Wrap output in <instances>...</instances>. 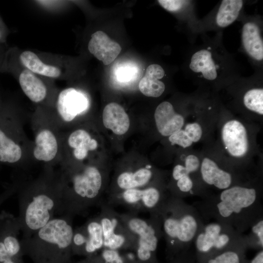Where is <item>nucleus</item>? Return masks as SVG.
Listing matches in <instances>:
<instances>
[{"instance_id":"393cba45","label":"nucleus","mask_w":263,"mask_h":263,"mask_svg":"<svg viewBox=\"0 0 263 263\" xmlns=\"http://www.w3.org/2000/svg\"><path fill=\"white\" fill-rule=\"evenodd\" d=\"M99 222L104 237L103 248L119 250L124 247L126 242L125 236L116 231L118 225L117 219L104 216L100 219Z\"/></svg>"},{"instance_id":"f3484780","label":"nucleus","mask_w":263,"mask_h":263,"mask_svg":"<svg viewBox=\"0 0 263 263\" xmlns=\"http://www.w3.org/2000/svg\"><path fill=\"white\" fill-rule=\"evenodd\" d=\"M188 115L176 112L170 102L164 101L157 106L154 112L156 129L160 135L169 137L183 127Z\"/></svg>"},{"instance_id":"ddd939ff","label":"nucleus","mask_w":263,"mask_h":263,"mask_svg":"<svg viewBox=\"0 0 263 263\" xmlns=\"http://www.w3.org/2000/svg\"><path fill=\"white\" fill-rule=\"evenodd\" d=\"M219 114L217 116L193 115L187 120L183 127L168 137L172 146L182 149H191L195 144L206 141L205 145L212 139Z\"/></svg>"},{"instance_id":"f257e3e1","label":"nucleus","mask_w":263,"mask_h":263,"mask_svg":"<svg viewBox=\"0 0 263 263\" xmlns=\"http://www.w3.org/2000/svg\"><path fill=\"white\" fill-rule=\"evenodd\" d=\"M262 197V176L211 193L193 205L205 222L224 223L244 234L263 218Z\"/></svg>"},{"instance_id":"c9c22d12","label":"nucleus","mask_w":263,"mask_h":263,"mask_svg":"<svg viewBox=\"0 0 263 263\" xmlns=\"http://www.w3.org/2000/svg\"><path fill=\"white\" fill-rule=\"evenodd\" d=\"M9 30L0 17V45H6Z\"/></svg>"},{"instance_id":"cd10ccee","label":"nucleus","mask_w":263,"mask_h":263,"mask_svg":"<svg viewBox=\"0 0 263 263\" xmlns=\"http://www.w3.org/2000/svg\"><path fill=\"white\" fill-rule=\"evenodd\" d=\"M247 248L244 235V239L238 243L209 257L203 263H244Z\"/></svg>"},{"instance_id":"f704fd0d","label":"nucleus","mask_w":263,"mask_h":263,"mask_svg":"<svg viewBox=\"0 0 263 263\" xmlns=\"http://www.w3.org/2000/svg\"><path fill=\"white\" fill-rule=\"evenodd\" d=\"M158 1L163 8L171 12L180 10L188 2L186 0H159Z\"/></svg>"},{"instance_id":"a211bd4d","label":"nucleus","mask_w":263,"mask_h":263,"mask_svg":"<svg viewBox=\"0 0 263 263\" xmlns=\"http://www.w3.org/2000/svg\"><path fill=\"white\" fill-rule=\"evenodd\" d=\"M124 202L130 205L139 204L147 209L158 213L168 198L163 196L160 189L151 186L144 189L132 188L124 190L121 195Z\"/></svg>"},{"instance_id":"0eeeda50","label":"nucleus","mask_w":263,"mask_h":263,"mask_svg":"<svg viewBox=\"0 0 263 263\" xmlns=\"http://www.w3.org/2000/svg\"><path fill=\"white\" fill-rule=\"evenodd\" d=\"M32 141L23 129L20 109L15 100L5 97L0 112V165L21 167L32 160Z\"/></svg>"},{"instance_id":"f8f14e48","label":"nucleus","mask_w":263,"mask_h":263,"mask_svg":"<svg viewBox=\"0 0 263 263\" xmlns=\"http://www.w3.org/2000/svg\"><path fill=\"white\" fill-rule=\"evenodd\" d=\"M90 101L85 92L74 87L58 90L54 106L50 110L54 120L62 129L89 111Z\"/></svg>"},{"instance_id":"a19ab883","label":"nucleus","mask_w":263,"mask_h":263,"mask_svg":"<svg viewBox=\"0 0 263 263\" xmlns=\"http://www.w3.org/2000/svg\"><path fill=\"white\" fill-rule=\"evenodd\" d=\"M5 97V95H4L2 92L0 90V112L3 105Z\"/></svg>"},{"instance_id":"4c0bfd02","label":"nucleus","mask_w":263,"mask_h":263,"mask_svg":"<svg viewBox=\"0 0 263 263\" xmlns=\"http://www.w3.org/2000/svg\"><path fill=\"white\" fill-rule=\"evenodd\" d=\"M7 49L6 45H0V73H1Z\"/></svg>"},{"instance_id":"a878e982","label":"nucleus","mask_w":263,"mask_h":263,"mask_svg":"<svg viewBox=\"0 0 263 263\" xmlns=\"http://www.w3.org/2000/svg\"><path fill=\"white\" fill-rule=\"evenodd\" d=\"M242 102L248 114V120L257 123L261 122L263 115V89L253 88L243 95Z\"/></svg>"},{"instance_id":"5701e85b","label":"nucleus","mask_w":263,"mask_h":263,"mask_svg":"<svg viewBox=\"0 0 263 263\" xmlns=\"http://www.w3.org/2000/svg\"><path fill=\"white\" fill-rule=\"evenodd\" d=\"M242 38L246 52L255 59L262 60L263 42L257 25L252 22L244 24L242 29Z\"/></svg>"},{"instance_id":"aec40b11","label":"nucleus","mask_w":263,"mask_h":263,"mask_svg":"<svg viewBox=\"0 0 263 263\" xmlns=\"http://www.w3.org/2000/svg\"><path fill=\"white\" fill-rule=\"evenodd\" d=\"M183 150L184 152L182 154L181 161L175 164L172 170L171 176L174 182L181 178H191L203 187L199 174L200 152L191 149Z\"/></svg>"},{"instance_id":"20e7f679","label":"nucleus","mask_w":263,"mask_h":263,"mask_svg":"<svg viewBox=\"0 0 263 263\" xmlns=\"http://www.w3.org/2000/svg\"><path fill=\"white\" fill-rule=\"evenodd\" d=\"M71 216L55 217L26 238H22L23 255L34 263H72L74 229Z\"/></svg>"},{"instance_id":"2f4dec72","label":"nucleus","mask_w":263,"mask_h":263,"mask_svg":"<svg viewBox=\"0 0 263 263\" xmlns=\"http://www.w3.org/2000/svg\"><path fill=\"white\" fill-rule=\"evenodd\" d=\"M87 241L88 236L84 225L74 230L72 241L73 254L83 255Z\"/></svg>"},{"instance_id":"1a4fd4ad","label":"nucleus","mask_w":263,"mask_h":263,"mask_svg":"<svg viewBox=\"0 0 263 263\" xmlns=\"http://www.w3.org/2000/svg\"><path fill=\"white\" fill-rule=\"evenodd\" d=\"M200 153L199 174L206 196L260 176L248 175L235 169L210 144L206 145Z\"/></svg>"},{"instance_id":"2eb2a0df","label":"nucleus","mask_w":263,"mask_h":263,"mask_svg":"<svg viewBox=\"0 0 263 263\" xmlns=\"http://www.w3.org/2000/svg\"><path fill=\"white\" fill-rule=\"evenodd\" d=\"M128 229L138 237L135 258L138 263H154L160 237L163 235L160 218L154 222L132 217L127 222Z\"/></svg>"},{"instance_id":"ea45409f","label":"nucleus","mask_w":263,"mask_h":263,"mask_svg":"<svg viewBox=\"0 0 263 263\" xmlns=\"http://www.w3.org/2000/svg\"><path fill=\"white\" fill-rule=\"evenodd\" d=\"M2 263H23L22 258H12L7 260Z\"/></svg>"},{"instance_id":"58836bf2","label":"nucleus","mask_w":263,"mask_h":263,"mask_svg":"<svg viewBox=\"0 0 263 263\" xmlns=\"http://www.w3.org/2000/svg\"><path fill=\"white\" fill-rule=\"evenodd\" d=\"M249 263H263V250H260Z\"/></svg>"},{"instance_id":"f03ea898","label":"nucleus","mask_w":263,"mask_h":263,"mask_svg":"<svg viewBox=\"0 0 263 263\" xmlns=\"http://www.w3.org/2000/svg\"><path fill=\"white\" fill-rule=\"evenodd\" d=\"M17 192L22 238L30 237L60 214L62 186L58 169L44 167L37 178L21 181Z\"/></svg>"},{"instance_id":"e433bc0d","label":"nucleus","mask_w":263,"mask_h":263,"mask_svg":"<svg viewBox=\"0 0 263 263\" xmlns=\"http://www.w3.org/2000/svg\"><path fill=\"white\" fill-rule=\"evenodd\" d=\"M76 263H104L100 256H96L94 254L86 257V258Z\"/></svg>"},{"instance_id":"9b49d317","label":"nucleus","mask_w":263,"mask_h":263,"mask_svg":"<svg viewBox=\"0 0 263 263\" xmlns=\"http://www.w3.org/2000/svg\"><path fill=\"white\" fill-rule=\"evenodd\" d=\"M244 234L230 226L216 221L204 224L193 244L199 263L209 257L238 243Z\"/></svg>"},{"instance_id":"423d86ee","label":"nucleus","mask_w":263,"mask_h":263,"mask_svg":"<svg viewBox=\"0 0 263 263\" xmlns=\"http://www.w3.org/2000/svg\"><path fill=\"white\" fill-rule=\"evenodd\" d=\"M62 199L60 214L71 216L95 202L102 185L98 168L92 165L59 167Z\"/></svg>"},{"instance_id":"bb28decb","label":"nucleus","mask_w":263,"mask_h":263,"mask_svg":"<svg viewBox=\"0 0 263 263\" xmlns=\"http://www.w3.org/2000/svg\"><path fill=\"white\" fill-rule=\"evenodd\" d=\"M153 176L150 169L142 168L134 172L125 171L117 177V184L119 188L124 190L138 188L148 184Z\"/></svg>"},{"instance_id":"c85d7f7f","label":"nucleus","mask_w":263,"mask_h":263,"mask_svg":"<svg viewBox=\"0 0 263 263\" xmlns=\"http://www.w3.org/2000/svg\"><path fill=\"white\" fill-rule=\"evenodd\" d=\"M88 236V241L84 247L83 255L86 257L95 254L103 248L104 237L99 220L92 219L84 225Z\"/></svg>"},{"instance_id":"4be33fe9","label":"nucleus","mask_w":263,"mask_h":263,"mask_svg":"<svg viewBox=\"0 0 263 263\" xmlns=\"http://www.w3.org/2000/svg\"><path fill=\"white\" fill-rule=\"evenodd\" d=\"M165 75L163 68L159 64L149 65L139 83L140 92L148 97H158L165 90V85L160 79Z\"/></svg>"},{"instance_id":"7c9ffc66","label":"nucleus","mask_w":263,"mask_h":263,"mask_svg":"<svg viewBox=\"0 0 263 263\" xmlns=\"http://www.w3.org/2000/svg\"><path fill=\"white\" fill-rule=\"evenodd\" d=\"M248 234L245 235L248 248L260 250L263 247V218L254 223L249 228Z\"/></svg>"},{"instance_id":"9d476101","label":"nucleus","mask_w":263,"mask_h":263,"mask_svg":"<svg viewBox=\"0 0 263 263\" xmlns=\"http://www.w3.org/2000/svg\"><path fill=\"white\" fill-rule=\"evenodd\" d=\"M11 74L28 99L36 107L51 110L58 90L53 81L41 76L5 57L1 73Z\"/></svg>"},{"instance_id":"c756f323","label":"nucleus","mask_w":263,"mask_h":263,"mask_svg":"<svg viewBox=\"0 0 263 263\" xmlns=\"http://www.w3.org/2000/svg\"><path fill=\"white\" fill-rule=\"evenodd\" d=\"M243 4L241 0H222L216 16V23L220 27L232 24L238 18Z\"/></svg>"},{"instance_id":"4468645a","label":"nucleus","mask_w":263,"mask_h":263,"mask_svg":"<svg viewBox=\"0 0 263 263\" xmlns=\"http://www.w3.org/2000/svg\"><path fill=\"white\" fill-rule=\"evenodd\" d=\"M98 146L97 140L89 130L84 128H78L67 132H63L62 161L59 167L75 166L78 163L81 165Z\"/></svg>"},{"instance_id":"b1692460","label":"nucleus","mask_w":263,"mask_h":263,"mask_svg":"<svg viewBox=\"0 0 263 263\" xmlns=\"http://www.w3.org/2000/svg\"><path fill=\"white\" fill-rule=\"evenodd\" d=\"M189 68L195 73H200L208 80H215L217 77L216 66L211 53L206 49L195 52L191 56Z\"/></svg>"},{"instance_id":"7ed1b4c3","label":"nucleus","mask_w":263,"mask_h":263,"mask_svg":"<svg viewBox=\"0 0 263 263\" xmlns=\"http://www.w3.org/2000/svg\"><path fill=\"white\" fill-rule=\"evenodd\" d=\"M258 124L228 114H219L210 144L229 165L250 175L254 158L259 154L257 144Z\"/></svg>"},{"instance_id":"6e6552de","label":"nucleus","mask_w":263,"mask_h":263,"mask_svg":"<svg viewBox=\"0 0 263 263\" xmlns=\"http://www.w3.org/2000/svg\"><path fill=\"white\" fill-rule=\"evenodd\" d=\"M34 132L32 160L44 167L59 166L62 161L63 132L55 123L49 109L36 107L31 117Z\"/></svg>"},{"instance_id":"39448f33","label":"nucleus","mask_w":263,"mask_h":263,"mask_svg":"<svg viewBox=\"0 0 263 263\" xmlns=\"http://www.w3.org/2000/svg\"><path fill=\"white\" fill-rule=\"evenodd\" d=\"M158 215L168 249L173 255L188 251L205 223L193 205L172 195L166 200Z\"/></svg>"},{"instance_id":"473e14b6","label":"nucleus","mask_w":263,"mask_h":263,"mask_svg":"<svg viewBox=\"0 0 263 263\" xmlns=\"http://www.w3.org/2000/svg\"><path fill=\"white\" fill-rule=\"evenodd\" d=\"M103 248L100 257L104 263H129L126 258L121 255L118 250Z\"/></svg>"},{"instance_id":"72a5a7b5","label":"nucleus","mask_w":263,"mask_h":263,"mask_svg":"<svg viewBox=\"0 0 263 263\" xmlns=\"http://www.w3.org/2000/svg\"><path fill=\"white\" fill-rule=\"evenodd\" d=\"M20 183V180H16L5 188L0 194V207L6 200L17 192Z\"/></svg>"},{"instance_id":"6ab92c4d","label":"nucleus","mask_w":263,"mask_h":263,"mask_svg":"<svg viewBox=\"0 0 263 263\" xmlns=\"http://www.w3.org/2000/svg\"><path fill=\"white\" fill-rule=\"evenodd\" d=\"M89 52L104 65L110 64L121 52V47L102 31L93 33L88 42Z\"/></svg>"},{"instance_id":"412c9836","label":"nucleus","mask_w":263,"mask_h":263,"mask_svg":"<svg viewBox=\"0 0 263 263\" xmlns=\"http://www.w3.org/2000/svg\"><path fill=\"white\" fill-rule=\"evenodd\" d=\"M104 126L114 134L122 135L128 131L130 120L124 109L115 102L108 104L102 113Z\"/></svg>"},{"instance_id":"dca6fc26","label":"nucleus","mask_w":263,"mask_h":263,"mask_svg":"<svg viewBox=\"0 0 263 263\" xmlns=\"http://www.w3.org/2000/svg\"><path fill=\"white\" fill-rule=\"evenodd\" d=\"M20 227L17 217L5 211L0 212V263L23 256L19 234Z\"/></svg>"}]
</instances>
